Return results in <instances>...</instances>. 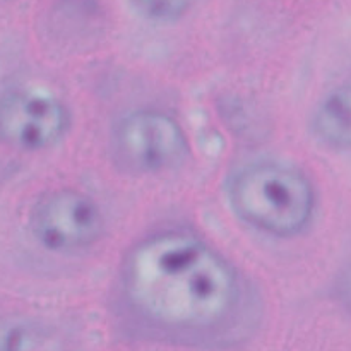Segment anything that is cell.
Listing matches in <instances>:
<instances>
[{
  "label": "cell",
  "instance_id": "6da1fadb",
  "mask_svg": "<svg viewBox=\"0 0 351 351\" xmlns=\"http://www.w3.org/2000/svg\"><path fill=\"white\" fill-rule=\"evenodd\" d=\"M120 297L134 321L175 341L216 339L242 308L243 280L228 257L192 230L137 240L120 266Z\"/></svg>",
  "mask_w": 351,
  "mask_h": 351
},
{
  "label": "cell",
  "instance_id": "7a4b0ae2",
  "mask_svg": "<svg viewBox=\"0 0 351 351\" xmlns=\"http://www.w3.org/2000/svg\"><path fill=\"white\" fill-rule=\"evenodd\" d=\"M226 197L237 218L274 239L304 233L317 208V194L308 175L295 165L274 160L237 168L226 184Z\"/></svg>",
  "mask_w": 351,
  "mask_h": 351
},
{
  "label": "cell",
  "instance_id": "3957f363",
  "mask_svg": "<svg viewBox=\"0 0 351 351\" xmlns=\"http://www.w3.org/2000/svg\"><path fill=\"white\" fill-rule=\"evenodd\" d=\"M112 144L129 170L144 175L175 170L191 154V143L182 123L156 108L125 113L113 127Z\"/></svg>",
  "mask_w": 351,
  "mask_h": 351
},
{
  "label": "cell",
  "instance_id": "277c9868",
  "mask_svg": "<svg viewBox=\"0 0 351 351\" xmlns=\"http://www.w3.org/2000/svg\"><path fill=\"white\" fill-rule=\"evenodd\" d=\"M27 228L43 249L71 254L89 249L105 233V215L86 192L72 187L43 192L31 204Z\"/></svg>",
  "mask_w": 351,
  "mask_h": 351
},
{
  "label": "cell",
  "instance_id": "5b68a950",
  "mask_svg": "<svg viewBox=\"0 0 351 351\" xmlns=\"http://www.w3.org/2000/svg\"><path fill=\"white\" fill-rule=\"evenodd\" d=\"M72 123L71 110L41 88H12L0 95V141L21 151L57 146Z\"/></svg>",
  "mask_w": 351,
  "mask_h": 351
},
{
  "label": "cell",
  "instance_id": "8992f818",
  "mask_svg": "<svg viewBox=\"0 0 351 351\" xmlns=\"http://www.w3.org/2000/svg\"><path fill=\"white\" fill-rule=\"evenodd\" d=\"M315 137L336 149H351V82L322 98L312 117Z\"/></svg>",
  "mask_w": 351,
  "mask_h": 351
},
{
  "label": "cell",
  "instance_id": "52a82bcc",
  "mask_svg": "<svg viewBox=\"0 0 351 351\" xmlns=\"http://www.w3.org/2000/svg\"><path fill=\"white\" fill-rule=\"evenodd\" d=\"M141 17L153 23H175L191 9L192 0H130Z\"/></svg>",
  "mask_w": 351,
  "mask_h": 351
},
{
  "label": "cell",
  "instance_id": "ba28073f",
  "mask_svg": "<svg viewBox=\"0 0 351 351\" xmlns=\"http://www.w3.org/2000/svg\"><path fill=\"white\" fill-rule=\"evenodd\" d=\"M40 336L27 328H9L0 332V351H38Z\"/></svg>",
  "mask_w": 351,
  "mask_h": 351
}]
</instances>
